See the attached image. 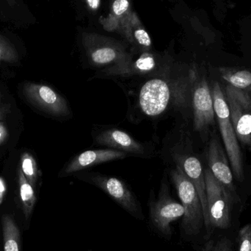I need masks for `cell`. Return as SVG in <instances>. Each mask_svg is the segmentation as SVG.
Segmentation results:
<instances>
[{"label": "cell", "mask_w": 251, "mask_h": 251, "mask_svg": "<svg viewBox=\"0 0 251 251\" xmlns=\"http://www.w3.org/2000/svg\"><path fill=\"white\" fill-rule=\"evenodd\" d=\"M212 95L215 116L219 125L226 151L231 163V169L236 178L239 181H243L244 176L243 153L230 119L229 109L226 100L225 94L218 82H214Z\"/></svg>", "instance_id": "cell-1"}, {"label": "cell", "mask_w": 251, "mask_h": 251, "mask_svg": "<svg viewBox=\"0 0 251 251\" xmlns=\"http://www.w3.org/2000/svg\"><path fill=\"white\" fill-rule=\"evenodd\" d=\"M170 175L184 209L181 224L183 231L187 236L197 235L204 224L201 202L197 190L179 165H176L175 169L171 170Z\"/></svg>", "instance_id": "cell-2"}, {"label": "cell", "mask_w": 251, "mask_h": 251, "mask_svg": "<svg viewBox=\"0 0 251 251\" xmlns=\"http://www.w3.org/2000/svg\"><path fill=\"white\" fill-rule=\"evenodd\" d=\"M204 176L211 228L226 229L231 226V208L235 198L215 178L210 169L204 171Z\"/></svg>", "instance_id": "cell-3"}, {"label": "cell", "mask_w": 251, "mask_h": 251, "mask_svg": "<svg viewBox=\"0 0 251 251\" xmlns=\"http://www.w3.org/2000/svg\"><path fill=\"white\" fill-rule=\"evenodd\" d=\"M224 94L237 140L251 151V92L227 85Z\"/></svg>", "instance_id": "cell-4"}, {"label": "cell", "mask_w": 251, "mask_h": 251, "mask_svg": "<svg viewBox=\"0 0 251 251\" xmlns=\"http://www.w3.org/2000/svg\"><path fill=\"white\" fill-rule=\"evenodd\" d=\"M184 215L181 203L174 200L170 196L168 186L162 184L157 200L150 204V218L155 229L165 239L171 238V224Z\"/></svg>", "instance_id": "cell-5"}, {"label": "cell", "mask_w": 251, "mask_h": 251, "mask_svg": "<svg viewBox=\"0 0 251 251\" xmlns=\"http://www.w3.org/2000/svg\"><path fill=\"white\" fill-rule=\"evenodd\" d=\"M86 180L107 193L130 215L137 219H144L140 203L122 180L104 175L91 176Z\"/></svg>", "instance_id": "cell-6"}, {"label": "cell", "mask_w": 251, "mask_h": 251, "mask_svg": "<svg viewBox=\"0 0 251 251\" xmlns=\"http://www.w3.org/2000/svg\"><path fill=\"white\" fill-rule=\"evenodd\" d=\"M23 92L31 104L44 113L57 117L71 115L66 100L47 85L29 82L24 86Z\"/></svg>", "instance_id": "cell-7"}, {"label": "cell", "mask_w": 251, "mask_h": 251, "mask_svg": "<svg viewBox=\"0 0 251 251\" xmlns=\"http://www.w3.org/2000/svg\"><path fill=\"white\" fill-rule=\"evenodd\" d=\"M193 107L194 126L196 131L203 132L215 124L212 91L206 77L194 76L193 80Z\"/></svg>", "instance_id": "cell-8"}, {"label": "cell", "mask_w": 251, "mask_h": 251, "mask_svg": "<svg viewBox=\"0 0 251 251\" xmlns=\"http://www.w3.org/2000/svg\"><path fill=\"white\" fill-rule=\"evenodd\" d=\"M171 99L169 84L161 78L147 81L142 87L139 104L142 111L151 117L159 116L168 107Z\"/></svg>", "instance_id": "cell-9"}, {"label": "cell", "mask_w": 251, "mask_h": 251, "mask_svg": "<svg viewBox=\"0 0 251 251\" xmlns=\"http://www.w3.org/2000/svg\"><path fill=\"white\" fill-rule=\"evenodd\" d=\"M174 162L179 165L187 178L191 181L197 190L198 194L201 202L203 209V221L208 234H210V221H209V211H208L207 198H206V182H205L204 172L201 164L199 159L193 156H186L180 153H173Z\"/></svg>", "instance_id": "cell-10"}, {"label": "cell", "mask_w": 251, "mask_h": 251, "mask_svg": "<svg viewBox=\"0 0 251 251\" xmlns=\"http://www.w3.org/2000/svg\"><path fill=\"white\" fill-rule=\"evenodd\" d=\"M207 156L211 172L215 178L237 199L235 186L233 182V172L225 151L215 137L209 143Z\"/></svg>", "instance_id": "cell-11"}, {"label": "cell", "mask_w": 251, "mask_h": 251, "mask_svg": "<svg viewBox=\"0 0 251 251\" xmlns=\"http://www.w3.org/2000/svg\"><path fill=\"white\" fill-rule=\"evenodd\" d=\"M127 153L115 149H98L89 150L79 153L75 156L63 169V176L70 175L85 168L95 166L99 164L110 162L116 159H124L126 157Z\"/></svg>", "instance_id": "cell-12"}, {"label": "cell", "mask_w": 251, "mask_h": 251, "mask_svg": "<svg viewBox=\"0 0 251 251\" xmlns=\"http://www.w3.org/2000/svg\"><path fill=\"white\" fill-rule=\"evenodd\" d=\"M94 140L97 144L107 146L109 149L137 156H147L144 146L122 130L117 128L104 130L97 134Z\"/></svg>", "instance_id": "cell-13"}, {"label": "cell", "mask_w": 251, "mask_h": 251, "mask_svg": "<svg viewBox=\"0 0 251 251\" xmlns=\"http://www.w3.org/2000/svg\"><path fill=\"white\" fill-rule=\"evenodd\" d=\"M108 76H126L140 75V76H162V71L157 69V63L153 56L145 54L141 56L138 60L134 63L126 60L122 63H118L113 67L106 69L103 71Z\"/></svg>", "instance_id": "cell-14"}, {"label": "cell", "mask_w": 251, "mask_h": 251, "mask_svg": "<svg viewBox=\"0 0 251 251\" xmlns=\"http://www.w3.org/2000/svg\"><path fill=\"white\" fill-rule=\"evenodd\" d=\"M90 60L96 66H105L125 62L122 50L111 46L96 47L89 51Z\"/></svg>", "instance_id": "cell-15"}, {"label": "cell", "mask_w": 251, "mask_h": 251, "mask_svg": "<svg viewBox=\"0 0 251 251\" xmlns=\"http://www.w3.org/2000/svg\"><path fill=\"white\" fill-rule=\"evenodd\" d=\"M220 75L224 80L237 89L251 92V72L246 69L220 68Z\"/></svg>", "instance_id": "cell-16"}, {"label": "cell", "mask_w": 251, "mask_h": 251, "mask_svg": "<svg viewBox=\"0 0 251 251\" xmlns=\"http://www.w3.org/2000/svg\"><path fill=\"white\" fill-rule=\"evenodd\" d=\"M1 223L4 251H21L20 231L13 218L3 215Z\"/></svg>", "instance_id": "cell-17"}, {"label": "cell", "mask_w": 251, "mask_h": 251, "mask_svg": "<svg viewBox=\"0 0 251 251\" xmlns=\"http://www.w3.org/2000/svg\"><path fill=\"white\" fill-rule=\"evenodd\" d=\"M17 176L24 214L26 219H28L32 214L34 206L36 203V196H35L33 186L27 181L25 174H23L22 168H18Z\"/></svg>", "instance_id": "cell-18"}, {"label": "cell", "mask_w": 251, "mask_h": 251, "mask_svg": "<svg viewBox=\"0 0 251 251\" xmlns=\"http://www.w3.org/2000/svg\"><path fill=\"white\" fill-rule=\"evenodd\" d=\"M20 168H22L27 181L35 187L40 176V171L36 161L30 153L25 152L22 155Z\"/></svg>", "instance_id": "cell-19"}, {"label": "cell", "mask_w": 251, "mask_h": 251, "mask_svg": "<svg viewBox=\"0 0 251 251\" xmlns=\"http://www.w3.org/2000/svg\"><path fill=\"white\" fill-rule=\"evenodd\" d=\"M18 60V54L13 47L0 36V63H13Z\"/></svg>", "instance_id": "cell-20"}, {"label": "cell", "mask_w": 251, "mask_h": 251, "mask_svg": "<svg viewBox=\"0 0 251 251\" xmlns=\"http://www.w3.org/2000/svg\"><path fill=\"white\" fill-rule=\"evenodd\" d=\"M239 251H251V225L243 227L238 236Z\"/></svg>", "instance_id": "cell-21"}, {"label": "cell", "mask_w": 251, "mask_h": 251, "mask_svg": "<svg viewBox=\"0 0 251 251\" xmlns=\"http://www.w3.org/2000/svg\"><path fill=\"white\" fill-rule=\"evenodd\" d=\"M134 37H135L136 40L137 42L143 46V47H149L151 45V41L150 36H149L148 32L146 30L143 29H137L134 32Z\"/></svg>", "instance_id": "cell-22"}, {"label": "cell", "mask_w": 251, "mask_h": 251, "mask_svg": "<svg viewBox=\"0 0 251 251\" xmlns=\"http://www.w3.org/2000/svg\"><path fill=\"white\" fill-rule=\"evenodd\" d=\"M129 2L128 0H116L113 3V10L116 16H122L128 10Z\"/></svg>", "instance_id": "cell-23"}, {"label": "cell", "mask_w": 251, "mask_h": 251, "mask_svg": "<svg viewBox=\"0 0 251 251\" xmlns=\"http://www.w3.org/2000/svg\"><path fill=\"white\" fill-rule=\"evenodd\" d=\"M212 251H231V242L227 238L221 239L216 246H213Z\"/></svg>", "instance_id": "cell-24"}, {"label": "cell", "mask_w": 251, "mask_h": 251, "mask_svg": "<svg viewBox=\"0 0 251 251\" xmlns=\"http://www.w3.org/2000/svg\"><path fill=\"white\" fill-rule=\"evenodd\" d=\"M7 137V131L6 129L5 126L0 123V145L5 141L6 138Z\"/></svg>", "instance_id": "cell-25"}, {"label": "cell", "mask_w": 251, "mask_h": 251, "mask_svg": "<svg viewBox=\"0 0 251 251\" xmlns=\"http://www.w3.org/2000/svg\"><path fill=\"white\" fill-rule=\"evenodd\" d=\"M88 5L93 10H97L100 7L101 0H87Z\"/></svg>", "instance_id": "cell-26"}, {"label": "cell", "mask_w": 251, "mask_h": 251, "mask_svg": "<svg viewBox=\"0 0 251 251\" xmlns=\"http://www.w3.org/2000/svg\"><path fill=\"white\" fill-rule=\"evenodd\" d=\"M5 191L6 187L5 184H4V181L0 178V204H1V201H2Z\"/></svg>", "instance_id": "cell-27"}, {"label": "cell", "mask_w": 251, "mask_h": 251, "mask_svg": "<svg viewBox=\"0 0 251 251\" xmlns=\"http://www.w3.org/2000/svg\"><path fill=\"white\" fill-rule=\"evenodd\" d=\"M212 249H213V241L209 240L205 244L201 251H212Z\"/></svg>", "instance_id": "cell-28"}, {"label": "cell", "mask_w": 251, "mask_h": 251, "mask_svg": "<svg viewBox=\"0 0 251 251\" xmlns=\"http://www.w3.org/2000/svg\"><path fill=\"white\" fill-rule=\"evenodd\" d=\"M7 4H10V5H15L16 3V0H4Z\"/></svg>", "instance_id": "cell-29"}, {"label": "cell", "mask_w": 251, "mask_h": 251, "mask_svg": "<svg viewBox=\"0 0 251 251\" xmlns=\"http://www.w3.org/2000/svg\"><path fill=\"white\" fill-rule=\"evenodd\" d=\"M4 116H5V115H4V112L0 109V121L3 120V119H4Z\"/></svg>", "instance_id": "cell-30"}]
</instances>
